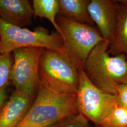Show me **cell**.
Here are the masks:
<instances>
[{
    "label": "cell",
    "instance_id": "cell-3",
    "mask_svg": "<svg viewBox=\"0 0 127 127\" xmlns=\"http://www.w3.org/2000/svg\"><path fill=\"white\" fill-rule=\"evenodd\" d=\"M56 22L63 39L60 54L77 69H83L91 51L105 41L96 27L77 23L58 15Z\"/></svg>",
    "mask_w": 127,
    "mask_h": 127
},
{
    "label": "cell",
    "instance_id": "cell-14",
    "mask_svg": "<svg viewBox=\"0 0 127 127\" xmlns=\"http://www.w3.org/2000/svg\"><path fill=\"white\" fill-rule=\"evenodd\" d=\"M99 127H127V109L116 105Z\"/></svg>",
    "mask_w": 127,
    "mask_h": 127
},
{
    "label": "cell",
    "instance_id": "cell-4",
    "mask_svg": "<svg viewBox=\"0 0 127 127\" xmlns=\"http://www.w3.org/2000/svg\"><path fill=\"white\" fill-rule=\"evenodd\" d=\"M0 54L10 53L24 47H36L60 52L63 46L62 37L44 27H37L34 31L7 23L0 18Z\"/></svg>",
    "mask_w": 127,
    "mask_h": 127
},
{
    "label": "cell",
    "instance_id": "cell-17",
    "mask_svg": "<svg viewBox=\"0 0 127 127\" xmlns=\"http://www.w3.org/2000/svg\"><path fill=\"white\" fill-rule=\"evenodd\" d=\"M118 106L127 109V83L117 84L115 87Z\"/></svg>",
    "mask_w": 127,
    "mask_h": 127
},
{
    "label": "cell",
    "instance_id": "cell-12",
    "mask_svg": "<svg viewBox=\"0 0 127 127\" xmlns=\"http://www.w3.org/2000/svg\"><path fill=\"white\" fill-rule=\"evenodd\" d=\"M119 2L114 40L109 48L112 56L124 53L127 57V0Z\"/></svg>",
    "mask_w": 127,
    "mask_h": 127
},
{
    "label": "cell",
    "instance_id": "cell-16",
    "mask_svg": "<svg viewBox=\"0 0 127 127\" xmlns=\"http://www.w3.org/2000/svg\"><path fill=\"white\" fill-rule=\"evenodd\" d=\"M90 121L79 113L66 118L62 127H90Z\"/></svg>",
    "mask_w": 127,
    "mask_h": 127
},
{
    "label": "cell",
    "instance_id": "cell-13",
    "mask_svg": "<svg viewBox=\"0 0 127 127\" xmlns=\"http://www.w3.org/2000/svg\"><path fill=\"white\" fill-rule=\"evenodd\" d=\"M32 9L34 16L48 19L60 34V30L56 22L59 11V0H33Z\"/></svg>",
    "mask_w": 127,
    "mask_h": 127
},
{
    "label": "cell",
    "instance_id": "cell-15",
    "mask_svg": "<svg viewBox=\"0 0 127 127\" xmlns=\"http://www.w3.org/2000/svg\"><path fill=\"white\" fill-rule=\"evenodd\" d=\"M13 64L10 53L0 54V89L8 86Z\"/></svg>",
    "mask_w": 127,
    "mask_h": 127
},
{
    "label": "cell",
    "instance_id": "cell-1",
    "mask_svg": "<svg viewBox=\"0 0 127 127\" xmlns=\"http://www.w3.org/2000/svg\"><path fill=\"white\" fill-rule=\"evenodd\" d=\"M111 42L103 41L92 50L83 70L96 87L110 94L116 95L115 87L127 83V57L124 53L111 56Z\"/></svg>",
    "mask_w": 127,
    "mask_h": 127
},
{
    "label": "cell",
    "instance_id": "cell-2",
    "mask_svg": "<svg viewBox=\"0 0 127 127\" xmlns=\"http://www.w3.org/2000/svg\"><path fill=\"white\" fill-rule=\"evenodd\" d=\"M78 113L76 95L58 93L40 82L36 97L17 127H45Z\"/></svg>",
    "mask_w": 127,
    "mask_h": 127
},
{
    "label": "cell",
    "instance_id": "cell-20",
    "mask_svg": "<svg viewBox=\"0 0 127 127\" xmlns=\"http://www.w3.org/2000/svg\"></svg>",
    "mask_w": 127,
    "mask_h": 127
},
{
    "label": "cell",
    "instance_id": "cell-19",
    "mask_svg": "<svg viewBox=\"0 0 127 127\" xmlns=\"http://www.w3.org/2000/svg\"><path fill=\"white\" fill-rule=\"evenodd\" d=\"M65 119H64L63 120L60 121V122H58V123H55V124H53L52 125H50V126H46V127H62L64 121V120Z\"/></svg>",
    "mask_w": 127,
    "mask_h": 127
},
{
    "label": "cell",
    "instance_id": "cell-9",
    "mask_svg": "<svg viewBox=\"0 0 127 127\" xmlns=\"http://www.w3.org/2000/svg\"><path fill=\"white\" fill-rule=\"evenodd\" d=\"M36 96L15 90L0 111V127H17L22 121Z\"/></svg>",
    "mask_w": 127,
    "mask_h": 127
},
{
    "label": "cell",
    "instance_id": "cell-11",
    "mask_svg": "<svg viewBox=\"0 0 127 127\" xmlns=\"http://www.w3.org/2000/svg\"><path fill=\"white\" fill-rule=\"evenodd\" d=\"M90 0H59L58 15L77 23L94 26L88 11Z\"/></svg>",
    "mask_w": 127,
    "mask_h": 127
},
{
    "label": "cell",
    "instance_id": "cell-8",
    "mask_svg": "<svg viewBox=\"0 0 127 127\" xmlns=\"http://www.w3.org/2000/svg\"><path fill=\"white\" fill-rule=\"evenodd\" d=\"M119 2L113 0H91L88 11L103 39L114 40Z\"/></svg>",
    "mask_w": 127,
    "mask_h": 127
},
{
    "label": "cell",
    "instance_id": "cell-7",
    "mask_svg": "<svg viewBox=\"0 0 127 127\" xmlns=\"http://www.w3.org/2000/svg\"><path fill=\"white\" fill-rule=\"evenodd\" d=\"M43 48L28 47L14 50V61L10 76L15 90L36 96L40 85L39 63Z\"/></svg>",
    "mask_w": 127,
    "mask_h": 127
},
{
    "label": "cell",
    "instance_id": "cell-18",
    "mask_svg": "<svg viewBox=\"0 0 127 127\" xmlns=\"http://www.w3.org/2000/svg\"><path fill=\"white\" fill-rule=\"evenodd\" d=\"M7 87H4L0 89V111L2 107L5 102L6 101L7 97Z\"/></svg>",
    "mask_w": 127,
    "mask_h": 127
},
{
    "label": "cell",
    "instance_id": "cell-10",
    "mask_svg": "<svg viewBox=\"0 0 127 127\" xmlns=\"http://www.w3.org/2000/svg\"><path fill=\"white\" fill-rule=\"evenodd\" d=\"M33 10L28 0H0V18L7 23L23 27L32 24Z\"/></svg>",
    "mask_w": 127,
    "mask_h": 127
},
{
    "label": "cell",
    "instance_id": "cell-5",
    "mask_svg": "<svg viewBox=\"0 0 127 127\" xmlns=\"http://www.w3.org/2000/svg\"><path fill=\"white\" fill-rule=\"evenodd\" d=\"M38 72L40 82L52 90L60 94H76L78 70L58 51L42 49Z\"/></svg>",
    "mask_w": 127,
    "mask_h": 127
},
{
    "label": "cell",
    "instance_id": "cell-6",
    "mask_svg": "<svg viewBox=\"0 0 127 127\" xmlns=\"http://www.w3.org/2000/svg\"><path fill=\"white\" fill-rule=\"evenodd\" d=\"M78 71L79 85L75 94L78 113L99 127L117 105L116 95L105 92L95 86L83 69Z\"/></svg>",
    "mask_w": 127,
    "mask_h": 127
}]
</instances>
